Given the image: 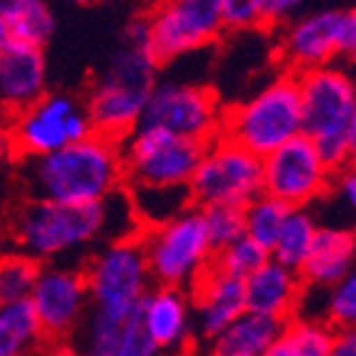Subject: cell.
<instances>
[{"mask_svg": "<svg viewBox=\"0 0 356 356\" xmlns=\"http://www.w3.org/2000/svg\"><path fill=\"white\" fill-rule=\"evenodd\" d=\"M161 65L149 44L144 15L134 17L124 28L122 44L106 67L92 79L84 106L97 134L122 141L139 127L146 99L159 82Z\"/></svg>", "mask_w": 356, "mask_h": 356, "instance_id": "cell-3", "label": "cell"}, {"mask_svg": "<svg viewBox=\"0 0 356 356\" xmlns=\"http://www.w3.org/2000/svg\"><path fill=\"white\" fill-rule=\"evenodd\" d=\"M327 356H356V327L334 329Z\"/></svg>", "mask_w": 356, "mask_h": 356, "instance_id": "cell-36", "label": "cell"}, {"mask_svg": "<svg viewBox=\"0 0 356 356\" xmlns=\"http://www.w3.org/2000/svg\"><path fill=\"white\" fill-rule=\"evenodd\" d=\"M206 228L213 240V248L220 250L225 245L245 238V213L238 206H213L203 208Z\"/></svg>", "mask_w": 356, "mask_h": 356, "instance_id": "cell-31", "label": "cell"}, {"mask_svg": "<svg viewBox=\"0 0 356 356\" xmlns=\"http://www.w3.org/2000/svg\"><path fill=\"white\" fill-rule=\"evenodd\" d=\"M346 139H349V163L356 166V102H354V114H351V124H349Z\"/></svg>", "mask_w": 356, "mask_h": 356, "instance_id": "cell-39", "label": "cell"}, {"mask_svg": "<svg viewBox=\"0 0 356 356\" xmlns=\"http://www.w3.org/2000/svg\"><path fill=\"white\" fill-rule=\"evenodd\" d=\"M334 171L305 134L289 139L262 159V193L287 208H309L327 198Z\"/></svg>", "mask_w": 356, "mask_h": 356, "instance_id": "cell-15", "label": "cell"}, {"mask_svg": "<svg viewBox=\"0 0 356 356\" xmlns=\"http://www.w3.org/2000/svg\"><path fill=\"white\" fill-rule=\"evenodd\" d=\"M297 77L302 134L314 144L332 171L349 163V124L356 102V72L349 65L314 67Z\"/></svg>", "mask_w": 356, "mask_h": 356, "instance_id": "cell-4", "label": "cell"}, {"mask_svg": "<svg viewBox=\"0 0 356 356\" xmlns=\"http://www.w3.org/2000/svg\"><path fill=\"white\" fill-rule=\"evenodd\" d=\"M346 65L356 72V33H354V40H351V44H349V50H346Z\"/></svg>", "mask_w": 356, "mask_h": 356, "instance_id": "cell-40", "label": "cell"}, {"mask_svg": "<svg viewBox=\"0 0 356 356\" xmlns=\"http://www.w3.org/2000/svg\"><path fill=\"white\" fill-rule=\"evenodd\" d=\"M159 356H195V349H188V351H166V354H159Z\"/></svg>", "mask_w": 356, "mask_h": 356, "instance_id": "cell-41", "label": "cell"}, {"mask_svg": "<svg viewBox=\"0 0 356 356\" xmlns=\"http://www.w3.org/2000/svg\"><path fill=\"white\" fill-rule=\"evenodd\" d=\"M243 213H245V238H250L252 243H257L260 248H265L270 252L289 208L284 206L282 200L273 198V195L267 193H260L243 208Z\"/></svg>", "mask_w": 356, "mask_h": 356, "instance_id": "cell-27", "label": "cell"}, {"mask_svg": "<svg viewBox=\"0 0 356 356\" xmlns=\"http://www.w3.org/2000/svg\"><path fill=\"white\" fill-rule=\"evenodd\" d=\"M356 262L354 225H319L312 248L300 267L307 289H327L341 280Z\"/></svg>", "mask_w": 356, "mask_h": 356, "instance_id": "cell-20", "label": "cell"}, {"mask_svg": "<svg viewBox=\"0 0 356 356\" xmlns=\"http://www.w3.org/2000/svg\"><path fill=\"white\" fill-rule=\"evenodd\" d=\"M267 260H270V252L265 248L252 243L250 238H240L235 243L220 248V250H216V255H213V270H218L222 275H230V277L248 280Z\"/></svg>", "mask_w": 356, "mask_h": 356, "instance_id": "cell-29", "label": "cell"}, {"mask_svg": "<svg viewBox=\"0 0 356 356\" xmlns=\"http://www.w3.org/2000/svg\"><path fill=\"white\" fill-rule=\"evenodd\" d=\"M319 319L332 329L356 327V262L341 280L327 287V300Z\"/></svg>", "mask_w": 356, "mask_h": 356, "instance_id": "cell-30", "label": "cell"}, {"mask_svg": "<svg viewBox=\"0 0 356 356\" xmlns=\"http://www.w3.org/2000/svg\"><path fill=\"white\" fill-rule=\"evenodd\" d=\"M44 344L47 339L28 300L0 302V356H40Z\"/></svg>", "mask_w": 356, "mask_h": 356, "instance_id": "cell-23", "label": "cell"}, {"mask_svg": "<svg viewBox=\"0 0 356 356\" xmlns=\"http://www.w3.org/2000/svg\"><path fill=\"white\" fill-rule=\"evenodd\" d=\"M262 6L265 0H222L225 33H245V30L262 28Z\"/></svg>", "mask_w": 356, "mask_h": 356, "instance_id": "cell-32", "label": "cell"}, {"mask_svg": "<svg viewBox=\"0 0 356 356\" xmlns=\"http://www.w3.org/2000/svg\"><path fill=\"white\" fill-rule=\"evenodd\" d=\"M15 161H17V154H15V146H13L8 119L0 117V176H6Z\"/></svg>", "mask_w": 356, "mask_h": 356, "instance_id": "cell-37", "label": "cell"}, {"mask_svg": "<svg viewBox=\"0 0 356 356\" xmlns=\"http://www.w3.org/2000/svg\"><path fill=\"white\" fill-rule=\"evenodd\" d=\"M309 0H265L262 6V28L277 30L287 20L297 17Z\"/></svg>", "mask_w": 356, "mask_h": 356, "instance_id": "cell-35", "label": "cell"}, {"mask_svg": "<svg viewBox=\"0 0 356 356\" xmlns=\"http://www.w3.org/2000/svg\"><path fill=\"white\" fill-rule=\"evenodd\" d=\"M136 319L159 354L195 349L198 339H195L188 289L154 284L141 300Z\"/></svg>", "mask_w": 356, "mask_h": 356, "instance_id": "cell-16", "label": "cell"}, {"mask_svg": "<svg viewBox=\"0 0 356 356\" xmlns=\"http://www.w3.org/2000/svg\"><path fill=\"white\" fill-rule=\"evenodd\" d=\"M284 322L265 314L245 309L238 319L211 337L206 344V356H262L273 344Z\"/></svg>", "mask_w": 356, "mask_h": 356, "instance_id": "cell-21", "label": "cell"}, {"mask_svg": "<svg viewBox=\"0 0 356 356\" xmlns=\"http://www.w3.org/2000/svg\"><path fill=\"white\" fill-rule=\"evenodd\" d=\"M203 146L161 127L139 124L122 139L124 188H188Z\"/></svg>", "mask_w": 356, "mask_h": 356, "instance_id": "cell-8", "label": "cell"}, {"mask_svg": "<svg viewBox=\"0 0 356 356\" xmlns=\"http://www.w3.org/2000/svg\"><path fill=\"white\" fill-rule=\"evenodd\" d=\"M220 134L265 159L302 134V102L295 74L280 72L248 99L225 106Z\"/></svg>", "mask_w": 356, "mask_h": 356, "instance_id": "cell-6", "label": "cell"}, {"mask_svg": "<svg viewBox=\"0 0 356 356\" xmlns=\"http://www.w3.org/2000/svg\"><path fill=\"white\" fill-rule=\"evenodd\" d=\"M319 222L309 208H289L282 228H280L277 240H275L273 250H270V257L275 262H280V265L300 273V267L305 262L307 252H309Z\"/></svg>", "mask_w": 356, "mask_h": 356, "instance_id": "cell-25", "label": "cell"}, {"mask_svg": "<svg viewBox=\"0 0 356 356\" xmlns=\"http://www.w3.org/2000/svg\"><path fill=\"white\" fill-rule=\"evenodd\" d=\"M50 89L44 47L8 42L0 52V117H13Z\"/></svg>", "mask_w": 356, "mask_h": 356, "instance_id": "cell-17", "label": "cell"}, {"mask_svg": "<svg viewBox=\"0 0 356 356\" xmlns=\"http://www.w3.org/2000/svg\"><path fill=\"white\" fill-rule=\"evenodd\" d=\"M193 307L195 339L208 341L245 312V282L218 270H208L188 289Z\"/></svg>", "mask_w": 356, "mask_h": 356, "instance_id": "cell-18", "label": "cell"}, {"mask_svg": "<svg viewBox=\"0 0 356 356\" xmlns=\"http://www.w3.org/2000/svg\"><path fill=\"white\" fill-rule=\"evenodd\" d=\"M127 191L99 203L25 198L10 218V238L35 262H82L106 240L139 235Z\"/></svg>", "mask_w": 356, "mask_h": 356, "instance_id": "cell-1", "label": "cell"}, {"mask_svg": "<svg viewBox=\"0 0 356 356\" xmlns=\"http://www.w3.org/2000/svg\"><path fill=\"white\" fill-rule=\"evenodd\" d=\"M144 20L161 67L206 50L225 35L222 0H151Z\"/></svg>", "mask_w": 356, "mask_h": 356, "instance_id": "cell-10", "label": "cell"}, {"mask_svg": "<svg viewBox=\"0 0 356 356\" xmlns=\"http://www.w3.org/2000/svg\"><path fill=\"white\" fill-rule=\"evenodd\" d=\"M109 356H159V349H156L154 341L146 337L139 319L131 317L129 322L122 324Z\"/></svg>", "mask_w": 356, "mask_h": 356, "instance_id": "cell-33", "label": "cell"}, {"mask_svg": "<svg viewBox=\"0 0 356 356\" xmlns=\"http://www.w3.org/2000/svg\"><path fill=\"white\" fill-rule=\"evenodd\" d=\"M47 341H74L89 317V292L79 262L40 265L28 297Z\"/></svg>", "mask_w": 356, "mask_h": 356, "instance_id": "cell-14", "label": "cell"}, {"mask_svg": "<svg viewBox=\"0 0 356 356\" xmlns=\"http://www.w3.org/2000/svg\"><path fill=\"white\" fill-rule=\"evenodd\" d=\"M6 44H8V38H6V33L0 30V52H3V47H6Z\"/></svg>", "mask_w": 356, "mask_h": 356, "instance_id": "cell-43", "label": "cell"}, {"mask_svg": "<svg viewBox=\"0 0 356 356\" xmlns=\"http://www.w3.org/2000/svg\"><path fill=\"white\" fill-rule=\"evenodd\" d=\"M245 282V309L275 317L280 322L302 314V302L307 295V284L302 282L297 270L275 262L273 257L260 265Z\"/></svg>", "mask_w": 356, "mask_h": 356, "instance_id": "cell-19", "label": "cell"}, {"mask_svg": "<svg viewBox=\"0 0 356 356\" xmlns=\"http://www.w3.org/2000/svg\"><path fill=\"white\" fill-rule=\"evenodd\" d=\"M332 332L334 329L324 319L297 314L282 324L280 334L262 356H327Z\"/></svg>", "mask_w": 356, "mask_h": 356, "instance_id": "cell-24", "label": "cell"}, {"mask_svg": "<svg viewBox=\"0 0 356 356\" xmlns=\"http://www.w3.org/2000/svg\"><path fill=\"white\" fill-rule=\"evenodd\" d=\"M329 193L337 195V200H339L341 206L346 208V213L356 220V166L354 163H346V166L334 171Z\"/></svg>", "mask_w": 356, "mask_h": 356, "instance_id": "cell-34", "label": "cell"}, {"mask_svg": "<svg viewBox=\"0 0 356 356\" xmlns=\"http://www.w3.org/2000/svg\"><path fill=\"white\" fill-rule=\"evenodd\" d=\"M275 33V60L282 72L302 74L346 57L356 33V8H319L300 13Z\"/></svg>", "mask_w": 356, "mask_h": 356, "instance_id": "cell-9", "label": "cell"}, {"mask_svg": "<svg viewBox=\"0 0 356 356\" xmlns=\"http://www.w3.org/2000/svg\"><path fill=\"white\" fill-rule=\"evenodd\" d=\"M55 25L57 17L50 0H0V30L8 42L44 47Z\"/></svg>", "mask_w": 356, "mask_h": 356, "instance_id": "cell-22", "label": "cell"}, {"mask_svg": "<svg viewBox=\"0 0 356 356\" xmlns=\"http://www.w3.org/2000/svg\"><path fill=\"white\" fill-rule=\"evenodd\" d=\"M40 262L13 248L0 255V302L28 300L38 277Z\"/></svg>", "mask_w": 356, "mask_h": 356, "instance_id": "cell-28", "label": "cell"}, {"mask_svg": "<svg viewBox=\"0 0 356 356\" xmlns=\"http://www.w3.org/2000/svg\"><path fill=\"white\" fill-rule=\"evenodd\" d=\"M139 243L154 284L191 289L213 267V240L203 208L188 206L168 220L139 230Z\"/></svg>", "mask_w": 356, "mask_h": 356, "instance_id": "cell-7", "label": "cell"}, {"mask_svg": "<svg viewBox=\"0 0 356 356\" xmlns=\"http://www.w3.org/2000/svg\"><path fill=\"white\" fill-rule=\"evenodd\" d=\"M17 161L52 154L95 131L84 99L72 92L47 89L40 99L8 117Z\"/></svg>", "mask_w": 356, "mask_h": 356, "instance_id": "cell-12", "label": "cell"}, {"mask_svg": "<svg viewBox=\"0 0 356 356\" xmlns=\"http://www.w3.org/2000/svg\"><path fill=\"white\" fill-rule=\"evenodd\" d=\"M141 228L168 220L191 203L188 188H124Z\"/></svg>", "mask_w": 356, "mask_h": 356, "instance_id": "cell-26", "label": "cell"}, {"mask_svg": "<svg viewBox=\"0 0 356 356\" xmlns=\"http://www.w3.org/2000/svg\"><path fill=\"white\" fill-rule=\"evenodd\" d=\"M28 198L57 203H99L124 191L122 141L92 131L52 154L20 161Z\"/></svg>", "mask_w": 356, "mask_h": 356, "instance_id": "cell-2", "label": "cell"}, {"mask_svg": "<svg viewBox=\"0 0 356 356\" xmlns=\"http://www.w3.org/2000/svg\"><path fill=\"white\" fill-rule=\"evenodd\" d=\"M222 111V99L206 84L159 77L139 124L161 127L178 136L208 144L220 134Z\"/></svg>", "mask_w": 356, "mask_h": 356, "instance_id": "cell-13", "label": "cell"}, {"mask_svg": "<svg viewBox=\"0 0 356 356\" xmlns=\"http://www.w3.org/2000/svg\"><path fill=\"white\" fill-rule=\"evenodd\" d=\"M70 3H74V6H92L97 0H70Z\"/></svg>", "mask_w": 356, "mask_h": 356, "instance_id": "cell-42", "label": "cell"}, {"mask_svg": "<svg viewBox=\"0 0 356 356\" xmlns=\"http://www.w3.org/2000/svg\"><path fill=\"white\" fill-rule=\"evenodd\" d=\"M79 265L89 292V317L104 322L124 324L136 317L141 300L154 287L139 235L106 240Z\"/></svg>", "mask_w": 356, "mask_h": 356, "instance_id": "cell-5", "label": "cell"}, {"mask_svg": "<svg viewBox=\"0 0 356 356\" xmlns=\"http://www.w3.org/2000/svg\"><path fill=\"white\" fill-rule=\"evenodd\" d=\"M40 356H84L74 341H47Z\"/></svg>", "mask_w": 356, "mask_h": 356, "instance_id": "cell-38", "label": "cell"}, {"mask_svg": "<svg viewBox=\"0 0 356 356\" xmlns=\"http://www.w3.org/2000/svg\"><path fill=\"white\" fill-rule=\"evenodd\" d=\"M262 193V159L218 134L203 146L200 161L188 181L191 203L198 208H245Z\"/></svg>", "mask_w": 356, "mask_h": 356, "instance_id": "cell-11", "label": "cell"}]
</instances>
